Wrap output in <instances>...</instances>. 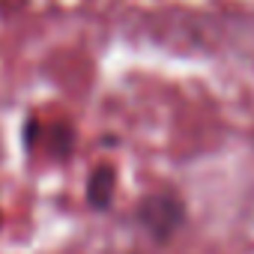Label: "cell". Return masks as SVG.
I'll return each mask as SVG.
<instances>
[{"instance_id": "6da1fadb", "label": "cell", "mask_w": 254, "mask_h": 254, "mask_svg": "<svg viewBox=\"0 0 254 254\" xmlns=\"http://www.w3.org/2000/svg\"><path fill=\"white\" fill-rule=\"evenodd\" d=\"M141 218H144V224L153 236L165 239L183 221V203L174 194H153L141 203Z\"/></svg>"}, {"instance_id": "7a4b0ae2", "label": "cell", "mask_w": 254, "mask_h": 254, "mask_svg": "<svg viewBox=\"0 0 254 254\" xmlns=\"http://www.w3.org/2000/svg\"><path fill=\"white\" fill-rule=\"evenodd\" d=\"M111 194H114V168H99L93 177H90V186H87V197L93 206L105 209L111 203Z\"/></svg>"}]
</instances>
